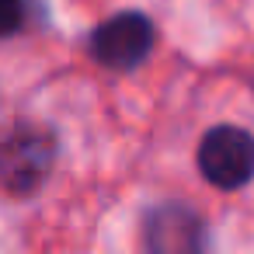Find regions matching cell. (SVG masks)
<instances>
[{
    "label": "cell",
    "instance_id": "6da1fadb",
    "mask_svg": "<svg viewBox=\"0 0 254 254\" xmlns=\"http://www.w3.org/2000/svg\"><path fill=\"white\" fill-rule=\"evenodd\" d=\"M56 167V136L39 122H14L0 132V188L14 198L35 195Z\"/></svg>",
    "mask_w": 254,
    "mask_h": 254
},
{
    "label": "cell",
    "instance_id": "7a4b0ae2",
    "mask_svg": "<svg viewBox=\"0 0 254 254\" xmlns=\"http://www.w3.org/2000/svg\"><path fill=\"white\" fill-rule=\"evenodd\" d=\"M143 254H212V233L188 202H157L139 223Z\"/></svg>",
    "mask_w": 254,
    "mask_h": 254
},
{
    "label": "cell",
    "instance_id": "3957f363",
    "mask_svg": "<svg viewBox=\"0 0 254 254\" xmlns=\"http://www.w3.org/2000/svg\"><path fill=\"white\" fill-rule=\"evenodd\" d=\"M198 171L219 191H237L254 181V136L240 126H212L198 143Z\"/></svg>",
    "mask_w": 254,
    "mask_h": 254
},
{
    "label": "cell",
    "instance_id": "277c9868",
    "mask_svg": "<svg viewBox=\"0 0 254 254\" xmlns=\"http://www.w3.org/2000/svg\"><path fill=\"white\" fill-rule=\"evenodd\" d=\"M153 46H157V28L139 11H119V14L105 18L87 39L94 63H101L105 70H119V73L146 63Z\"/></svg>",
    "mask_w": 254,
    "mask_h": 254
},
{
    "label": "cell",
    "instance_id": "5b68a950",
    "mask_svg": "<svg viewBox=\"0 0 254 254\" xmlns=\"http://www.w3.org/2000/svg\"><path fill=\"white\" fill-rule=\"evenodd\" d=\"M28 25V0H0V39H14Z\"/></svg>",
    "mask_w": 254,
    "mask_h": 254
}]
</instances>
